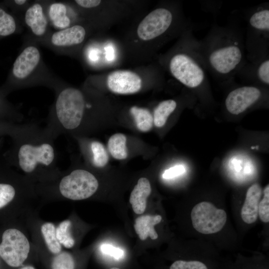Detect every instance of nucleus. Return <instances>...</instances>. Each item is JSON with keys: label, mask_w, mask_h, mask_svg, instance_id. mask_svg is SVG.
<instances>
[{"label": "nucleus", "mask_w": 269, "mask_h": 269, "mask_svg": "<svg viewBox=\"0 0 269 269\" xmlns=\"http://www.w3.org/2000/svg\"><path fill=\"white\" fill-rule=\"evenodd\" d=\"M6 97L0 87V121L17 124L23 120V115Z\"/></svg>", "instance_id": "19"}, {"label": "nucleus", "mask_w": 269, "mask_h": 269, "mask_svg": "<svg viewBox=\"0 0 269 269\" xmlns=\"http://www.w3.org/2000/svg\"><path fill=\"white\" fill-rule=\"evenodd\" d=\"M185 171L182 165H177L166 169L162 174L164 179H171L182 174Z\"/></svg>", "instance_id": "35"}, {"label": "nucleus", "mask_w": 269, "mask_h": 269, "mask_svg": "<svg viewBox=\"0 0 269 269\" xmlns=\"http://www.w3.org/2000/svg\"><path fill=\"white\" fill-rule=\"evenodd\" d=\"M89 146L91 163L97 168L104 167L108 162L109 156L103 144L97 141H92Z\"/></svg>", "instance_id": "24"}, {"label": "nucleus", "mask_w": 269, "mask_h": 269, "mask_svg": "<svg viewBox=\"0 0 269 269\" xmlns=\"http://www.w3.org/2000/svg\"><path fill=\"white\" fill-rule=\"evenodd\" d=\"M21 20L0 4V40L22 31Z\"/></svg>", "instance_id": "17"}, {"label": "nucleus", "mask_w": 269, "mask_h": 269, "mask_svg": "<svg viewBox=\"0 0 269 269\" xmlns=\"http://www.w3.org/2000/svg\"><path fill=\"white\" fill-rule=\"evenodd\" d=\"M261 96L260 90L254 86H242L231 91L225 100L227 111L239 115L258 101Z\"/></svg>", "instance_id": "12"}, {"label": "nucleus", "mask_w": 269, "mask_h": 269, "mask_svg": "<svg viewBox=\"0 0 269 269\" xmlns=\"http://www.w3.org/2000/svg\"><path fill=\"white\" fill-rule=\"evenodd\" d=\"M41 231L49 250L55 254L60 253L61 246L56 238L54 225L50 222L45 223L42 225Z\"/></svg>", "instance_id": "25"}, {"label": "nucleus", "mask_w": 269, "mask_h": 269, "mask_svg": "<svg viewBox=\"0 0 269 269\" xmlns=\"http://www.w3.org/2000/svg\"><path fill=\"white\" fill-rule=\"evenodd\" d=\"M10 137L11 146L3 154L7 165L16 166L29 175L56 171L55 138L46 128L26 124Z\"/></svg>", "instance_id": "1"}, {"label": "nucleus", "mask_w": 269, "mask_h": 269, "mask_svg": "<svg viewBox=\"0 0 269 269\" xmlns=\"http://www.w3.org/2000/svg\"><path fill=\"white\" fill-rule=\"evenodd\" d=\"M101 1L100 0H75L74 2L79 7L90 9L98 6Z\"/></svg>", "instance_id": "36"}, {"label": "nucleus", "mask_w": 269, "mask_h": 269, "mask_svg": "<svg viewBox=\"0 0 269 269\" xmlns=\"http://www.w3.org/2000/svg\"><path fill=\"white\" fill-rule=\"evenodd\" d=\"M0 166V209H1L14 199L17 193V189L11 181L3 180L4 166Z\"/></svg>", "instance_id": "22"}, {"label": "nucleus", "mask_w": 269, "mask_h": 269, "mask_svg": "<svg viewBox=\"0 0 269 269\" xmlns=\"http://www.w3.org/2000/svg\"><path fill=\"white\" fill-rule=\"evenodd\" d=\"M151 192V188L149 180L145 177L139 178L130 197V203L135 214L140 215L144 212L146 207L147 198Z\"/></svg>", "instance_id": "16"}, {"label": "nucleus", "mask_w": 269, "mask_h": 269, "mask_svg": "<svg viewBox=\"0 0 269 269\" xmlns=\"http://www.w3.org/2000/svg\"><path fill=\"white\" fill-rule=\"evenodd\" d=\"M98 187V181L93 174L87 170L77 168L62 176L57 188L63 197L73 200H81L92 196Z\"/></svg>", "instance_id": "5"}, {"label": "nucleus", "mask_w": 269, "mask_h": 269, "mask_svg": "<svg viewBox=\"0 0 269 269\" xmlns=\"http://www.w3.org/2000/svg\"><path fill=\"white\" fill-rule=\"evenodd\" d=\"M193 228L203 234H212L222 229L227 216L223 209L217 208L212 203L203 201L195 205L191 212Z\"/></svg>", "instance_id": "7"}, {"label": "nucleus", "mask_w": 269, "mask_h": 269, "mask_svg": "<svg viewBox=\"0 0 269 269\" xmlns=\"http://www.w3.org/2000/svg\"><path fill=\"white\" fill-rule=\"evenodd\" d=\"M172 19V14L168 9L156 8L148 13L139 24L137 35L143 40L155 38L167 31Z\"/></svg>", "instance_id": "11"}, {"label": "nucleus", "mask_w": 269, "mask_h": 269, "mask_svg": "<svg viewBox=\"0 0 269 269\" xmlns=\"http://www.w3.org/2000/svg\"><path fill=\"white\" fill-rule=\"evenodd\" d=\"M176 102L173 100H167L161 102L155 108L153 113V123L158 128L163 127L169 116L176 108Z\"/></svg>", "instance_id": "21"}, {"label": "nucleus", "mask_w": 269, "mask_h": 269, "mask_svg": "<svg viewBox=\"0 0 269 269\" xmlns=\"http://www.w3.org/2000/svg\"><path fill=\"white\" fill-rule=\"evenodd\" d=\"M100 249L103 253L110 255L117 260L123 258L124 255V251L122 249L110 244H103Z\"/></svg>", "instance_id": "34"}, {"label": "nucleus", "mask_w": 269, "mask_h": 269, "mask_svg": "<svg viewBox=\"0 0 269 269\" xmlns=\"http://www.w3.org/2000/svg\"><path fill=\"white\" fill-rule=\"evenodd\" d=\"M257 75L260 81L266 85L269 84V60L266 59L259 65Z\"/></svg>", "instance_id": "33"}, {"label": "nucleus", "mask_w": 269, "mask_h": 269, "mask_svg": "<svg viewBox=\"0 0 269 269\" xmlns=\"http://www.w3.org/2000/svg\"><path fill=\"white\" fill-rule=\"evenodd\" d=\"M20 269H35L32 266H25L21 268Z\"/></svg>", "instance_id": "37"}, {"label": "nucleus", "mask_w": 269, "mask_h": 269, "mask_svg": "<svg viewBox=\"0 0 269 269\" xmlns=\"http://www.w3.org/2000/svg\"><path fill=\"white\" fill-rule=\"evenodd\" d=\"M75 261L72 255L68 252L58 254L53 259L52 269H74Z\"/></svg>", "instance_id": "28"}, {"label": "nucleus", "mask_w": 269, "mask_h": 269, "mask_svg": "<svg viewBox=\"0 0 269 269\" xmlns=\"http://www.w3.org/2000/svg\"><path fill=\"white\" fill-rule=\"evenodd\" d=\"M126 141V136L121 133L115 134L110 137L108 147L111 155L114 158L122 160L127 157Z\"/></svg>", "instance_id": "20"}, {"label": "nucleus", "mask_w": 269, "mask_h": 269, "mask_svg": "<svg viewBox=\"0 0 269 269\" xmlns=\"http://www.w3.org/2000/svg\"><path fill=\"white\" fill-rule=\"evenodd\" d=\"M243 60V51L238 42L227 40L217 43L207 53L206 61L218 75L228 76L234 73Z\"/></svg>", "instance_id": "4"}, {"label": "nucleus", "mask_w": 269, "mask_h": 269, "mask_svg": "<svg viewBox=\"0 0 269 269\" xmlns=\"http://www.w3.org/2000/svg\"><path fill=\"white\" fill-rule=\"evenodd\" d=\"M46 15L49 24L60 30L71 26L69 15V6L63 1L43 0Z\"/></svg>", "instance_id": "14"}, {"label": "nucleus", "mask_w": 269, "mask_h": 269, "mask_svg": "<svg viewBox=\"0 0 269 269\" xmlns=\"http://www.w3.org/2000/svg\"><path fill=\"white\" fill-rule=\"evenodd\" d=\"M162 217L159 215L150 216L142 215L135 220L134 228L136 233L141 240H145L148 237L152 240L158 238L154 226L160 223Z\"/></svg>", "instance_id": "18"}, {"label": "nucleus", "mask_w": 269, "mask_h": 269, "mask_svg": "<svg viewBox=\"0 0 269 269\" xmlns=\"http://www.w3.org/2000/svg\"><path fill=\"white\" fill-rule=\"evenodd\" d=\"M53 90L55 100L50 108L45 128L56 139L60 135L78 130L93 105L82 90L68 85L61 79Z\"/></svg>", "instance_id": "3"}, {"label": "nucleus", "mask_w": 269, "mask_h": 269, "mask_svg": "<svg viewBox=\"0 0 269 269\" xmlns=\"http://www.w3.org/2000/svg\"><path fill=\"white\" fill-rule=\"evenodd\" d=\"M137 129L143 132L149 131L153 122L152 116L149 111L145 108L133 106L130 109Z\"/></svg>", "instance_id": "23"}, {"label": "nucleus", "mask_w": 269, "mask_h": 269, "mask_svg": "<svg viewBox=\"0 0 269 269\" xmlns=\"http://www.w3.org/2000/svg\"><path fill=\"white\" fill-rule=\"evenodd\" d=\"M86 34V30L83 25L74 24L63 29L51 31L39 45L59 54H67L72 48L84 42Z\"/></svg>", "instance_id": "10"}, {"label": "nucleus", "mask_w": 269, "mask_h": 269, "mask_svg": "<svg viewBox=\"0 0 269 269\" xmlns=\"http://www.w3.org/2000/svg\"><path fill=\"white\" fill-rule=\"evenodd\" d=\"M169 68L172 75L188 88L201 86L206 78L203 66L192 53H179L170 59Z\"/></svg>", "instance_id": "6"}, {"label": "nucleus", "mask_w": 269, "mask_h": 269, "mask_svg": "<svg viewBox=\"0 0 269 269\" xmlns=\"http://www.w3.org/2000/svg\"><path fill=\"white\" fill-rule=\"evenodd\" d=\"M25 125L0 121V137L5 135L11 137L23 129Z\"/></svg>", "instance_id": "31"}, {"label": "nucleus", "mask_w": 269, "mask_h": 269, "mask_svg": "<svg viewBox=\"0 0 269 269\" xmlns=\"http://www.w3.org/2000/svg\"><path fill=\"white\" fill-rule=\"evenodd\" d=\"M38 44L24 40L4 84L0 86L7 96L14 91L35 86L53 90L61 79L45 63Z\"/></svg>", "instance_id": "2"}, {"label": "nucleus", "mask_w": 269, "mask_h": 269, "mask_svg": "<svg viewBox=\"0 0 269 269\" xmlns=\"http://www.w3.org/2000/svg\"><path fill=\"white\" fill-rule=\"evenodd\" d=\"M71 223L66 220L61 222L56 229V236L60 244L66 248L73 247L75 241L71 235L70 228Z\"/></svg>", "instance_id": "27"}, {"label": "nucleus", "mask_w": 269, "mask_h": 269, "mask_svg": "<svg viewBox=\"0 0 269 269\" xmlns=\"http://www.w3.org/2000/svg\"><path fill=\"white\" fill-rule=\"evenodd\" d=\"M30 245L25 236L16 229H8L2 235L0 257L9 266L18 267L27 258Z\"/></svg>", "instance_id": "8"}, {"label": "nucleus", "mask_w": 269, "mask_h": 269, "mask_svg": "<svg viewBox=\"0 0 269 269\" xmlns=\"http://www.w3.org/2000/svg\"><path fill=\"white\" fill-rule=\"evenodd\" d=\"M252 27L260 31H269V10L263 8L254 12L249 18Z\"/></svg>", "instance_id": "26"}, {"label": "nucleus", "mask_w": 269, "mask_h": 269, "mask_svg": "<svg viewBox=\"0 0 269 269\" xmlns=\"http://www.w3.org/2000/svg\"><path fill=\"white\" fill-rule=\"evenodd\" d=\"M31 3V1L28 0H4L0 2V4L5 8H9L11 12L20 18L19 15H21L22 12L23 14Z\"/></svg>", "instance_id": "29"}, {"label": "nucleus", "mask_w": 269, "mask_h": 269, "mask_svg": "<svg viewBox=\"0 0 269 269\" xmlns=\"http://www.w3.org/2000/svg\"><path fill=\"white\" fill-rule=\"evenodd\" d=\"M22 21L28 30L24 40L33 41L39 45L51 31L43 0L31 2L23 14Z\"/></svg>", "instance_id": "9"}, {"label": "nucleus", "mask_w": 269, "mask_h": 269, "mask_svg": "<svg viewBox=\"0 0 269 269\" xmlns=\"http://www.w3.org/2000/svg\"><path fill=\"white\" fill-rule=\"evenodd\" d=\"M169 269H208L203 263L197 261H185L178 260L174 262Z\"/></svg>", "instance_id": "32"}, {"label": "nucleus", "mask_w": 269, "mask_h": 269, "mask_svg": "<svg viewBox=\"0 0 269 269\" xmlns=\"http://www.w3.org/2000/svg\"><path fill=\"white\" fill-rule=\"evenodd\" d=\"M264 197L259 202L258 215L264 223L269 222V186L268 184L264 189Z\"/></svg>", "instance_id": "30"}, {"label": "nucleus", "mask_w": 269, "mask_h": 269, "mask_svg": "<svg viewBox=\"0 0 269 269\" xmlns=\"http://www.w3.org/2000/svg\"><path fill=\"white\" fill-rule=\"evenodd\" d=\"M0 63H1V61H0Z\"/></svg>", "instance_id": "39"}, {"label": "nucleus", "mask_w": 269, "mask_h": 269, "mask_svg": "<svg viewBox=\"0 0 269 269\" xmlns=\"http://www.w3.org/2000/svg\"><path fill=\"white\" fill-rule=\"evenodd\" d=\"M110 269H119L118 268H116V267H113V268H111Z\"/></svg>", "instance_id": "38"}, {"label": "nucleus", "mask_w": 269, "mask_h": 269, "mask_svg": "<svg viewBox=\"0 0 269 269\" xmlns=\"http://www.w3.org/2000/svg\"><path fill=\"white\" fill-rule=\"evenodd\" d=\"M262 192L261 187L258 183L253 184L248 189L241 211V218L246 223L250 224L257 220Z\"/></svg>", "instance_id": "15"}, {"label": "nucleus", "mask_w": 269, "mask_h": 269, "mask_svg": "<svg viewBox=\"0 0 269 269\" xmlns=\"http://www.w3.org/2000/svg\"><path fill=\"white\" fill-rule=\"evenodd\" d=\"M107 86L113 92L120 94H134L141 87V80L136 73L128 70H117L107 77Z\"/></svg>", "instance_id": "13"}]
</instances>
